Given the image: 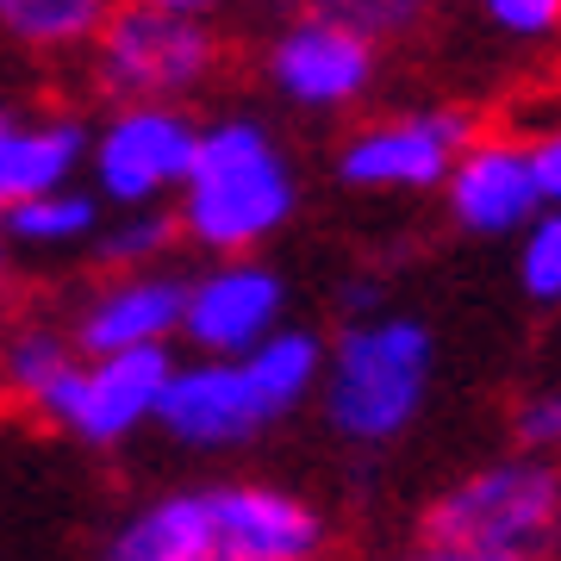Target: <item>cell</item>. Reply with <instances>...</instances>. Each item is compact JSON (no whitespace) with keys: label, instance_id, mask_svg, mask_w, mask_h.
I'll return each instance as SVG.
<instances>
[{"label":"cell","instance_id":"obj_1","mask_svg":"<svg viewBox=\"0 0 561 561\" xmlns=\"http://www.w3.org/2000/svg\"><path fill=\"white\" fill-rule=\"evenodd\" d=\"M324 337L287 324L250 356H187L169 375L157 431L194 456H231L319 400Z\"/></svg>","mask_w":561,"mask_h":561},{"label":"cell","instance_id":"obj_2","mask_svg":"<svg viewBox=\"0 0 561 561\" xmlns=\"http://www.w3.org/2000/svg\"><path fill=\"white\" fill-rule=\"evenodd\" d=\"M169 213L181 243H194L206 262L262 256V243H275L300 213V169L256 113H219L201 125L194 169Z\"/></svg>","mask_w":561,"mask_h":561},{"label":"cell","instance_id":"obj_3","mask_svg":"<svg viewBox=\"0 0 561 561\" xmlns=\"http://www.w3.org/2000/svg\"><path fill=\"white\" fill-rule=\"evenodd\" d=\"M437 381V337L412 312H375L343 319V331L324 343L319 419L350 449H387L419 424Z\"/></svg>","mask_w":561,"mask_h":561},{"label":"cell","instance_id":"obj_4","mask_svg":"<svg viewBox=\"0 0 561 561\" xmlns=\"http://www.w3.org/2000/svg\"><path fill=\"white\" fill-rule=\"evenodd\" d=\"M419 537L474 542L512 561H556L561 556V461L505 456L468 468L419 512Z\"/></svg>","mask_w":561,"mask_h":561},{"label":"cell","instance_id":"obj_5","mask_svg":"<svg viewBox=\"0 0 561 561\" xmlns=\"http://www.w3.org/2000/svg\"><path fill=\"white\" fill-rule=\"evenodd\" d=\"M88 69L113 106H187L225 69V38L213 20H181L144 0H113Z\"/></svg>","mask_w":561,"mask_h":561},{"label":"cell","instance_id":"obj_6","mask_svg":"<svg viewBox=\"0 0 561 561\" xmlns=\"http://www.w3.org/2000/svg\"><path fill=\"white\" fill-rule=\"evenodd\" d=\"M194 150H201V119L187 106H106V119L88 131L81 181L101 194L106 213L175 206Z\"/></svg>","mask_w":561,"mask_h":561},{"label":"cell","instance_id":"obj_7","mask_svg":"<svg viewBox=\"0 0 561 561\" xmlns=\"http://www.w3.org/2000/svg\"><path fill=\"white\" fill-rule=\"evenodd\" d=\"M375 81H381V44L319 7L287 13L262 44V88L280 106L312 113V119H337V113L362 106L375 94Z\"/></svg>","mask_w":561,"mask_h":561},{"label":"cell","instance_id":"obj_8","mask_svg":"<svg viewBox=\"0 0 561 561\" xmlns=\"http://www.w3.org/2000/svg\"><path fill=\"white\" fill-rule=\"evenodd\" d=\"M481 125L461 106H405L375 113L337 144V181L356 194H443L456 157Z\"/></svg>","mask_w":561,"mask_h":561},{"label":"cell","instance_id":"obj_9","mask_svg":"<svg viewBox=\"0 0 561 561\" xmlns=\"http://www.w3.org/2000/svg\"><path fill=\"white\" fill-rule=\"evenodd\" d=\"M287 275L262 256H219L187 275L181 343L194 356H250L287 331Z\"/></svg>","mask_w":561,"mask_h":561},{"label":"cell","instance_id":"obj_10","mask_svg":"<svg viewBox=\"0 0 561 561\" xmlns=\"http://www.w3.org/2000/svg\"><path fill=\"white\" fill-rule=\"evenodd\" d=\"M187 275L175 268H138V275H101L81 294L69 337L81 356H138V350H175Z\"/></svg>","mask_w":561,"mask_h":561},{"label":"cell","instance_id":"obj_11","mask_svg":"<svg viewBox=\"0 0 561 561\" xmlns=\"http://www.w3.org/2000/svg\"><path fill=\"white\" fill-rule=\"evenodd\" d=\"M175 375V350H138V356H88L76 400L62 412V437L81 449H125L131 437L157 431L162 393Z\"/></svg>","mask_w":561,"mask_h":561},{"label":"cell","instance_id":"obj_12","mask_svg":"<svg viewBox=\"0 0 561 561\" xmlns=\"http://www.w3.org/2000/svg\"><path fill=\"white\" fill-rule=\"evenodd\" d=\"M443 206L468 238H524L530 219L542 213L530 144L512 131H474V144L443 181Z\"/></svg>","mask_w":561,"mask_h":561},{"label":"cell","instance_id":"obj_13","mask_svg":"<svg viewBox=\"0 0 561 561\" xmlns=\"http://www.w3.org/2000/svg\"><path fill=\"white\" fill-rule=\"evenodd\" d=\"M213 505V542L231 561H319L331 524L312 500L268 481H219L206 486Z\"/></svg>","mask_w":561,"mask_h":561},{"label":"cell","instance_id":"obj_14","mask_svg":"<svg viewBox=\"0 0 561 561\" xmlns=\"http://www.w3.org/2000/svg\"><path fill=\"white\" fill-rule=\"evenodd\" d=\"M88 131L76 113H7L0 106V213L57 187H76L88 169Z\"/></svg>","mask_w":561,"mask_h":561},{"label":"cell","instance_id":"obj_15","mask_svg":"<svg viewBox=\"0 0 561 561\" xmlns=\"http://www.w3.org/2000/svg\"><path fill=\"white\" fill-rule=\"evenodd\" d=\"M81 350L69 337V324H38L25 319L0 337V393L25 412H38L44 424H62L69 400L81 381Z\"/></svg>","mask_w":561,"mask_h":561},{"label":"cell","instance_id":"obj_16","mask_svg":"<svg viewBox=\"0 0 561 561\" xmlns=\"http://www.w3.org/2000/svg\"><path fill=\"white\" fill-rule=\"evenodd\" d=\"M213 556H219V542H213L206 486H181V493L144 500L101 542V561H213Z\"/></svg>","mask_w":561,"mask_h":561},{"label":"cell","instance_id":"obj_17","mask_svg":"<svg viewBox=\"0 0 561 561\" xmlns=\"http://www.w3.org/2000/svg\"><path fill=\"white\" fill-rule=\"evenodd\" d=\"M101 225H106V206H101V194H94L88 181L7 206V238H13V250H38V256H76V250H94Z\"/></svg>","mask_w":561,"mask_h":561},{"label":"cell","instance_id":"obj_18","mask_svg":"<svg viewBox=\"0 0 561 561\" xmlns=\"http://www.w3.org/2000/svg\"><path fill=\"white\" fill-rule=\"evenodd\" d=\"M113 0H0V38L32 57H76L101 38Z\"/></svg>","mask_w":561,"mask_h":561},{"label":"cell","instance_id":"obj_19","mask_svg":"<svg viewBox=\"0 0 561 561\" xmlns=\"http://www.w3.org/2000/svg\"><path fill=\"white\" fill-rule=\"evenodd\" d=\"M181 243V225L169 206H150V213H106L101 238H94V262L101 275H138V268H169Z\"/></svg>","mask_w":561,"mask_h":561},{"label":"cell","instance_id":"obj_20","mask_svg":"<svg viewBox=\"0 0 561 561\" xmlns=\"http://www.w3.org/2000/svg\"><path fill=\"white\" fill-rule=\"evenodd\" d=\"M518 287L530 306H561V206H542L518 238Z\"/></svg>","mask_w":561,"mask_h":561},{"label":"cell","instance_id":"obj_21","mask_svg":"<svg viewBox=\"0 0 561 561\" xmlns=\"http://www.w3.org/2000/svg\"><path fill=\"white\" fill-rule=\"evenodd\" d=\"M512 449H518V456L561 461V381L530 387V393L512 405Z\"/></svg>","mask_w":561,"mask_h":561},{"label":"cell","instance_id":"obj_22","mask_svg":"<svg viewBox=\"0 0 561 561\" xmlns=\"http://www.w3.org/2000/svg\"><path fill=\"white\" fill-rule=\"evenodd\" d=\"M424 7H431V0H324L319 13L356 25L362 38H375V44H393V38H405V32H419Z\"/></svg>","mask_w":561,"mask_h":561},{"label":"cell","instance_id":"obj_23","mask_svg":"<svg viewBox=\"0 0 561 561\" xmlns=\"http://www.w3.org/2000/svg\"><path fill=\"white\" fill-rule=\"evenodd\" d=\"M481 13L512 44H542L561 32V0H481Z\"/></svg>","mask_w":561,"mask_h":561},{"label":"cell","instance_id":"obj_24","mask_svg":"<svg viewBox=\"0 0 561 561\" xmlns=\"http://www.w3.org/2000/svg\"><path fill=\"white\" fill-rule=\"evenodd\" d=\"M530 144V169H537V194L542 206H561V125H549V131H537Z\"/></svg>","mask_w":561,"mask_h":561},{"label":"cell","instance_id":"obj_25","mask_svg":"<svg viewBox=\"0 0 561 561\" xmlns=\"http://www.w3.org/2000/svg\"><path fill=\"white\" fill-rule=\"evenodd\" d=\"M387 561H512L493 556V549H474V542H443V537H412L405 549H393Z\"/></svg>","mask_w":561,"mask_h":561},{"label":"cell","instance_id":"obj_26","mask_svg":"<svg viewBox=\"0 0 561 561\" xmlns=\"http://www.w3.org/2000/svg\"><path fill=\"white\" fill-rule=\"evenodd\" d=\"M144 7H162V13H181V20H213L225 0H144Z\"/></svg>","mask_w":561,"mask_h":561},{"label":"cell","instance_id":"obj_27","mask_svg":"<svg viewBox=\"0 0 561 561\" xmlns=\"http://www.w3.org/2000/svg\"><path fill=\"white\" fill-rule=\"evenodd\" d=\"M7 262H13V238H7V213H0V280H7Z\"/></svg>","mask_w":561,"mask_h":561},{"label":"cell","instance_id":"obj_28","mask_svg":"<svg viewBox=\"0 0 561 561\" xmlns=\"http://www.w3.org/2000/svg\"><path fill=\"white\" fill-rule=\"evenodd\" d=\"M280 7H300V13H306V7H324V0H280Z\"/></svg>","mask_w":561,"mask_h":561},{"label":"cell","instance_id":"obj_29","mask_svg":"<svg viewBox=\"0 0 561 561\" xmlns=\"http://www.w3.org/2000/svg\"><path fill=\"white\" fill-rule=\"evenodd\" d=\"M213 561H231V556H213Z\"/></svg>","mask_w":561,"mask_h":561}]
</instances>
